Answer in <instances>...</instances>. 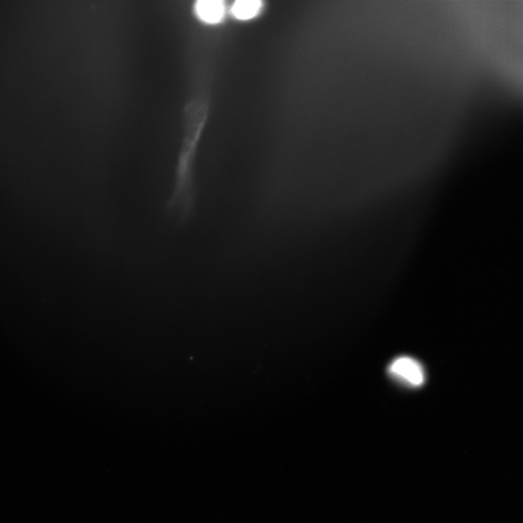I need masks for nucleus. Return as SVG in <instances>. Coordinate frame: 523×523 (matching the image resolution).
<instances>
[{"label": "nucleus", "instance_id": "nucleus-1", "mask_svg": "<svg viewBox=\"0 0 523 523\" xmlns=\"http://www.w3.org/2000/svg\"><path fill=\"white\" fill-rule=\"evenodd\" d=\"M388 373L397 382L410 388L420 387L425 381L422 366L408 356L395 358L388 367Z\"/></svg>", "mask_w": 523, "mask_h": 523}, {"label": "nucleus", "instance_id": "nucleus-2", "mask_svg": "<svg viewBox=\"0 0 523 523\" xmlns=\"http://www.w3.org/2000/svg\"><path fill=\"white\" fill-rule=\"evenodd\" d=\"M195 10L204 22L216 24L222 20L225 13V6L219 0H200L196 3Z\"/></svg>", "mask_w": 523, "mask_h": 523}, {"label": "nucleus", "instance_id": "nucleus-3", "mask_svg": "<svg viewBox=\"0 0 523 523\" xmlns=\"http://www.w3.org/2000/svg\"><path fill=\"white\" fill-rule=\"evenodd\" d=\"M262 3L257 0H240L233 4L232 13L234 16L241 20H247L257 15Z\"/></svg>", "mask_w": 523, "mask_h": 523}]
</instances>
